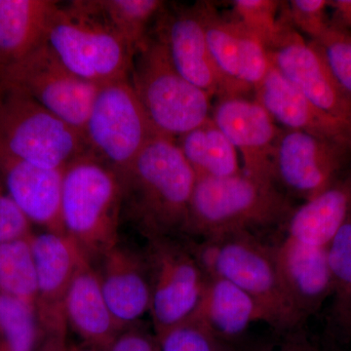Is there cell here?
<instances>
[{"instance_id":"cell-23","label":"cell","mask_w":351,"mask_h":351,"mask_svg":"<svg viewBox=\"0 0 351 351\" xmlns=\"http://www.w3.org/2000/svg\"><path fill=\"white\" fill-rule=\"evenodd\" d=\"M191 317L200 321L219 338L234 343L265 314L257 302L241 289L225 279L207 276L199 304Z\"/></svg>"},{"instance_id":"cell-8","label":"cell","mask_w":351,"mask_h":351,"mask_svg":"<svg viewBox=\"0 0 351 351\" xmlns=\"http://www.w3.org/2000/svg\"><path fill=\"white\" fill-rule=\"evenodd\" d=\"M83 135L88 154L122 180L147 143L158 134L127 80L99 88Z\"/></svg>"},{"instance_id":"cell-32","label":"cell","mask_w":351,"mask_h":351,"mask_svg":"<svg viewBox=\"0 0 351 351\" xmlns=\"http://www.w3.org/2000/svg\"><path fill=\"white\" fill-rule=\"evenodd\" d=\"M309 43L318 50L332 75L351 98V32L330 24L319 38Z\"/></svg>"},{"instance_id":"cell-29","label":"cell","mask_w":351,"mask_h":351,"mask_svg":"<svg viewBox=\"0 0 351 351\" xmlns=\"http://www.w3.org/2000/svg\"><path fill=\"white\" fill-rule=\"evenodd\" d=\"M43 337L34 306L1 295L0 351H34Z\"/></svg>"},{"instance_id":"cell-16","label":"cell","mask_w":351,"mask_h":351,"mask_svg":"<svg viewBox=\"0 0 351 351\" xmlns=\"http://www.w3.org/2000/svg\"><path fill=\"white\" fill-rule=\"evenodd\" d=\"M92 265L120 326L130 327L149 313L151 285L144 251L119 241Z\"/></svg>"},{"instance_id":"cell-39","label":"cell","mask_w":351,"mask_h":351,"mask_svg":"<svg viewBox=\"0 0 351 351\" xmlns=\"http://www.w3.org/2000/svg\"><path fill=\"white\" fill-rule=\"evenodd\" d=\"M66 335H44L34 351H68Z\"/></svg>"},{"instance_id":"cell-14","label":"cell","mask_w":351,"mask_h":351,"mask_svg":"<svg viewBox=\"0 0 351 351\" xmlns=\"http://www.w3.org/2000/svg\"><path fill=\"white\" fill-rule=\"evenodd\" d=\"M211 119L239 152L242 172L256 179L274 182L272 160L283 128L254 96L233 95L217 98Z\"/></svg>"},{"instance_id":"cell-35","label":"cell","mask_w":351,"mask_h":351,"mask_svg":"<svg viewBox=\"0 0 351 351\" xmlns=\"http://www.w3.org/2000/svg\"><path fill=\"white\" fill-rule=\"evenodd\" d=\"M34 233L31 221L21 211L0 182V244L31 239Z\"/></svg>"},{"instance_id":"cell-28","label":"cell","mask_w":351,"mask_h":351,"mask_svg":"<svg viewBox=\"0 0 351 351\" xmlns=\"http://www.w3.org/2000/svg\"><path fill=\"white\" fill-rule=\"evenodd\" d=\"M104 17L137 51L165 6L161 0H96Z\"/></svg>"},{"instance_id":"cell-1","label":"cell","mask_w":351,"mask_h":351,"mask_svg":"<svg viewBox=\"0 0 351 351\" xmlns=\"http://www.w3.org/2000/svg\"><path fill=\"white\" fill-rule=\"evenodd\" d=\"M121 182L122 217L145 239L182 237L196 175L174 138H152Z\"/></svg>"},{"instance_id":"cell-36","label":"cell","mask_w":351,"mask_h":351,"mask_svg":"<svg viewBox=\"0 0 351 351\" xmlns=\"http://www.w3.org/2000/svg\"><path fill=\"white\" fill-rule=\"evenodd\" d=\"M105 351H161V346L156 335L130 326L122 330Z\"/></svg>"},{"instance_id":"cell-20","label":"cell","mask_w":351,"mask_h":351,"mask_svg":"<svg viewBox=\"0 0 351 351\" xmlns=\"http://www.w3.org/2000/svg\"><path fill=\"white\" fill-rule=\"evenodd\" d=\"M60 1L0 0V78L47 43Z\"/></svg>"},{"instance_id":"cell-24","label":"cell","mask_w":351,"mask_h":351,"mask_svg":"<svg viewBox=\"0 0 351 351\" xmlns=\"http://www.w3.org/2000/svg\"><path fill=\"white\" fill-rule=\"evenodd\" d=\"M176 143L196 177L221 179L242 173L239 152L211 117Z\"/></svg>"},{"instance_id":"cell-33","label":"cell","mask_w":351,"mask_h":351,"mask_svg":"<svg viewBox=\"0 0 351 351\" xmlns=\"http://www.w3.org/2000/svg\"><path fill=\"white\" fill-rule=\"evenodd\" d=\"M235 20L239 34V82L254 94L255 88L265 80L271 68L269 53L257 36L249 32L237 18Z\"/></svg>"},{"instance_id":"cell-37","label":"cell","mask_w":351,"mask_h":351,"mask_svg":"<svg viewBox=\"0 0 351 351\" xmlns=\"http://www.w3.org/2000/svg\"><path fill=\"white\" fill-rule=\"evenodd\" d=\"M330 24L351 32V0H329Z\"/></svg>"},{"instance_id":"cell-22","label":"cell","mask_w":351,"mask_h":351,"mask_svg":"<svg viewBox=\"0 0 351 351\" xmlns=\"http://www.w3.org/2000/svg\"><path fill=\"white\" fill-rule=\"evenodd\" d=\"M351 215V175L321 195L295 207L286 237L307 246L328 248Z\"/></svg>"},{"instance_id":"cell-2","label":"cell","mask_w":351,"mask_h":351,"mask_svg":"<svg viewBox=\"0 0 351 351\" xmlns=\"http://www.w3.org/2000/svg\"><path fill=\"white\" fill-rule=\"evenodd\" d=\"M293 201L274 182L243 172L232 177H196L181 237L207 239L256 228L285 226Z\"/></svg>"},{"instance_id":"cell-21","label":"cell","mask_w":351,"mask_h":351,"mask_svg":"<svg viewBox=\"0 0 351 351\" xmlns=\"http://www.w3.org/2000/svg\"><path fill=\"white\" fill-rule=\"evenodd\" d=\"M66 324L85 345L105 351L123 328L115 319L93 265L85 260L76 272L64 306Z\"/></svg>"},{"instance_id":"cell-41","label":"cell","mask_w":351,"mask_h":351,"mask_svg":"<svg viewBox=\"0 0 351 351\" xmlns=\"http://www.w3.org/2000/svg\"><path fill=\"white\" fill-rule=\"evenodd\" d=\"M0 313H1V294H0Z\"/></svg>"},{"instance_id":"cell-3","label":"cell","mask_w":351,"mask_h":351,"mask_svg":"<svg viewBox=\"0 0 351 351\" xmlns=\"http://www.w3.org/2000/svg\"><path fill=\"white\" fill-rule=\"evenodd\" d=\"M182 239L207 276L225 279L250 295L274 329L287 332L302 324L281 282L274 245L265 243L252 232Z\"/></svg>"},{"instance_id":"cell-13","label":"cell","mask_w":351,"mask_h":351,"mask_svg":"<svg viewBox=\"0 0 351 351\" xmlns=\"http://www.w3.org/2000/svg\"><path fill=\"white\" fill-rule=\"evenodd\" d=\"M36 269V313L44 335H66V295L76 272L88 260L69 235L43 232L31 239Z\"/></svg>"},{"instance_id":"cell-15","label":"cell","mask_w":351,"mask_h":351,"mask_svg":"<svg viewBox=\"0 0 351 351\" xmlns=\"http://www.w3.org/2000/svg\"><path fill=\"white\" fill-rule=\"evenodd\" d=\"M271 64L313 105L351 126V98L332 75L318 50L290 22L269 51Z\"/></svg>"},{"instance_id":"cell-9","label":"cell","mask_w":351,"mask_h":351,"mask_svg":"<svg viewBox=\"0 0 351 351\" xmlns=\"http://www.w3.org/2000/svg\"><path fill=\"white\" fill-rule=\"evenodd\" d=\"M144 250L156 337L189 319L206 287L207 276L182 237L147 239Z\"/></svg>"},{"instance_id":"cell-19","label":"cell","mask_w":351,"mask_h":351,"mask_svg":"<svg viewBox=\"0 0 351 351\" xmlns=\"http://www.w3.org/2000/svg\"><path fill=\"white\" fill-rule=\"evenodd\" d=\"M274 248L284 290L302 323L331 298L327 248L307 246L287 237Z\"/></svg>"},{"instance_id":"cell-17","label":"cell","mask_w":351,"mask_h":351,"mask_svg":"<svg viewBox=\"0 0 351 351\" xmlns=\"http://www.w3.org/2000/svg\"><path fill=\"white\" fill-rule=\"evenodd\" d=\"M64 171L39 167L0 151V182L31 223L66 234L62 221Z\"/></svg>"},{"instance_id":"cell-7","label":"cell","mask_w":351,"mask_h":351,"mask_svg":"<svg viewBox=\"0 0 351 351\" xmlns=\"http://www.w3.org/2000/svg\"><path fill=\"white\" fill-rule=\"evenodd\" d=\"M0 151L57 170L88 152L82 131L7 84H0Z\"/></svg>"},{"instance_id":"cell-6","label":"cell","mask_w":351,"mask_h":351,"mask_svg":"<svg viewBox=\"0 0 351 351\" xmlns=\"http://www.w3.org/2000/svg\"><path fill=\"white\" fill-rule=\"evenodd\" d=\"M129 82L158 135L176 140L211 117L213 98L175 69L151 32L134 57Z\"/></svg>"},{"instance_id":"cell-18","label":"cell","mask_w":351,"mask_h":351,"mask_svg":"<svg viewBox=\"0 0 351 351\" xmlns=\"http://www.w3.org/2000/svg\"><path fill=\"white\" fill-rule=\"evenodd\" d=\"M253 96L281 128L351 147V126L313 105L274 64Z\"/></svg>"},{"instance_id":"cell-12","label":"cell","mask_w":351,"mask_h":351,"mask_svg":"<svg viewBox=\"0 0 351 351\" xmlns=\"http://www.w3.org/2000/svg\"><path fill=\"white\" fill-rule=\"evenodd\" d=\"M151 32L163 44L175 69L212 98L246 96L228 82L215 64L196 3H166Z\"/></svg>"},{"instance_id":"cell-4","label":"cell","mask_w":351,"mask_h":351,"mask_svg":"<svg viewBox=\"0 0 351 351\" xmlns=\"http://www.w3.org/2000/svg\"><path fill=\"white\" fill-rule=\"evenodd\" d=\"M47 43L71 73L97 86L130 77L136 50L104 17L96 0L60 2Z\"/></svg>"},{"instance_id":"cell-27","label":"cell","mask_w":351,"mask_h":351,"mask_svg":"<svg viewBox=\"0 0 351 351\" xmlns=\"http://www.w3.org/2000/svg\"><path fill=\"white\" fill-rule=\"evenodd\" d=\"M31 239L0 244V294L36 308L38 285Z\"/></svg>"},{"instance_id":"cell-30","label":"cell","mask_w":351,"mask_h":351,"mask_svg":"<svg viewBox=\"0 0 351 351\" xmlns=\"http://www.w3.org/2000/svg\"><path fill=\"white\" fill-rule=\"evenodd\" d=\"M283 1L276 0H235L232 15L257 36L270 51L276 47L285 27V16L279 17Z\"/></svg>"},{"instance_id":"cell-26","label":"cell","mask_w":351,"mask_h":351,"mask_svg":"<svg viewBox=\"0 0 351 351\" xmlns=\"http://www.w3.org/2000/svg\"><path fill=\"white\" fill-rule=\"evenodd\" d=\"M332 284V326L351 332V215L327 248Z\"/></svg>"},{"instance_id":"cell-10","label":"cell","mask_w":351,"mask_h":351,"mask_svg":"<svg viewBox=\"0 0 351 351\" xmlns=\"http://www.w3.org/2000/svg\"><path fill=\"white\" fill-rule=\"evenodd\" d=\"M350 175L351 147L304 132H281L272 179L291 199H311Z\"/></svg>"},{"instance_id":"cell-25","label":"cell","mask_w":351,"mask_h":351,"mask_svg":"<svg viewBox=\"0 0 351 351\" xmlns=\"http://www.w3.org/2000/svg\"><path fill=\"white\" fill-rule=\"evenodd\" d=\"M210 54L219 73L234 85L242 94L250 96L253 92L239 82V34L237 20L226 15L213 2H196Z\"/></svg>"},{"instance_id":"cell-11","label":"cell","mask_w":351,"mask_h":351,"mask_svg":"<svg viewBox=\"0 0 351 351\" xmlns=\"http://www.w3.org/2000/svg\"><path fill=\"white\" fill-rule=\"evenodd\" d=\"M83 133L100 86L75 75L46 43L0 78Z\"/></svg>"},{"instance_id":"cell-5","label":"cell","mask_w":351,"mask_h":351,"mask_svg":"<svg viewBox=\"0 0 351 351\" xmlns=\"http://www.w3.org/2000/svg\"><path fill=\"white\" fill-rule=\"evenodd\" d=\"M123 186L119 175L90 154L64 171L62 221L93 263L119 241Z\"/></svg>"},{"instance_id":"cell-31","label":"cell","mask_w":351,"mask_h":351,"mask_svg":"<svg viewBox=\"0 0 351 351\" xmlns=\"http://www.w3.org/2000/svg\"><path fill=\"white\" fill-rule=\"evenodd\" d=\"M161 351H239L193 317L157 337Z\"/></svg>"},{"instance_id":"cell-38","label":"cell","mask_w":351,"mask_h":351,"mask_svg":"<svg viewBox=\"0 0 351 351\" xmlns=\"http://www.w3.org/2000/svg\"><path fill=\"white\" fill-rule=\"evenodd\" d=\"M284 341L279 346H262L254 351H315L304 337L297 332V328L291 331Z\"/></svg>"},{"instance_id":"cell-34","label":"cell","mask_w":351,"mask_h":351,"mask_svg":"<svg viewBox=\"0 0 351 351\" xmlns=\"http://www.w3.org/2000/svg\"><path fill=\"white\" fill-rule=\"evenodd\" d=\"M282 3L283 13L298 32L309 41L319 38L330 25L329 0H291Z\"/></svg>"},{"instance_id":"cell-40","label":"cell","mask_w":351,"mask_h":351,"mask_svg":"<svg viewBox=\"0 0 351 351\" xmlns=\"http://www.w3.org/2000/svg\"><path fill=\"white\" fill-rule=\"evenodd\" d=\"M68 351H104L101 350H99V348H93V346H90L85 345L77 346V345H69Z\"/></svg>"}]
</instances>
